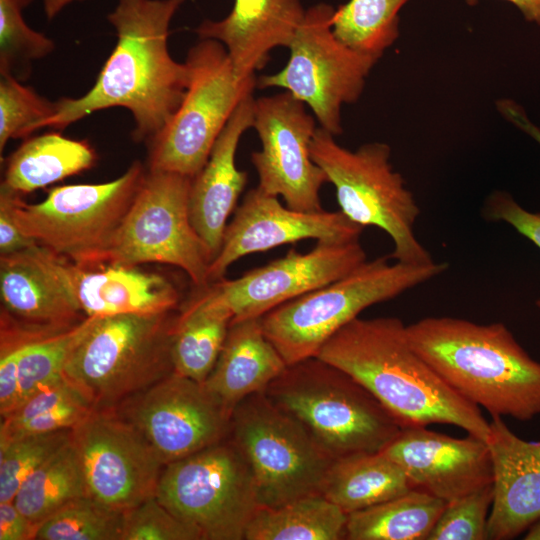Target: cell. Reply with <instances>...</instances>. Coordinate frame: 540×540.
I'll return each instance as SVG.
<instances>
[{
    "mask_svg": "<svg viewBox=\"0 0 540 540\" xmlns=\"http://www.w3.org/2000/svg\"><path fill=\"white\" fill-rule=\"evenodd\" d=\"M185 0H117L107 20L116 44L84 95L56 101L45 127L64 129L103 109L122 107L135 122L132 138L149 142L167 125L187 89L188 68L168 49L170 23Z\"/></svg>",
    "mask_w": 540,
    "mask_h": 540,
    "instance_id": "1",
    "label": "cell"
},
{
    "mask_svg": "<svg viewBox=\"0 0 540 540\" xmlns=\"http://www.w3.org/2000/svg\"><path fill=\"white\" fill-rule=\"evenodd\" d=\"M317 357L344 370L392 414L402 428L458 426L486 441L490 424L480 408L451 388L414 350L397 317L355 318Z\"/></svg>",
    "mask_w": 540,
    "mask_h": 540,
    "instance_id": "2",
    "label": "cell"
},
{
    "mask_svg": "<svg viewBox=\"0 0 540 540\" xmlns=\"http://www.w3.org/2000/svg\"><path fill=\"white\" fill-rule=\"evenodd\" d=\"M406 330L414 350L471 403L520 421L540 415V362L505 324L426 317Z\"/></svg>",
    "mask_w": 540,
    "mask_h": 540,
    "instance_id": "3",
    "label": "cell"
},
{
    "mask_svg": "<svg viewBox=\"0 0 540 540\" xmlns=\"http://www.w3.org/2000/svg\"><path fill=\"white\" fill-rule=\"evenodd\" d=\"M264 393L334 459L380 452L402 429L361 383L317 356L287 365Z\"/></svg>",
    "mask_w": 540,
    "mask_h": 540,
    "instance_id": "4",
    "label": "cell"
},
{
    "mask_svg": "<svg viewBox=\"0 0 540 540\" xmlns=\"http://www.w3.org/2000/svg\"><path fill=\"white\" fill-rule=\"evenodd\" d=\"M177 314L96 317L70 354L63 377L94 409H113L174 372Z\"/></svg>",
    "mask_w": 540,
    "mask_h": 540,
    "instance_id": "5",
    "label": "cell"
},
{
    "mask_svg": "<svg viewBox=\"0 0 540 540\" xmlns=\"http://www.w3.org/2000/svg\"><path fill=\"white\" fill-rule=\"evenodd\" d=\"M366 260L342 278L261 317L263 331L287 365L317 356L323 345L367 307L393 299L445 272L448 264Z\"/></svg>",
    "mask_w": 540,
    "mask_h": 540,
    "instance_id": "6",
    "label": "cell"
},
{
    "mask_svg": "<svg viewBox=\"0 0 540 540\" xmlns=\"http://www.w3.org/2000/svg\"><path fill=\"white\" fill-rule=\"evenodd\" d=\"M334 137L317 127L310 154L334 186L340 211L363 228L375 226L385 231L394 244L391 259L412 265L435 262L415 235L420 209L390 162L391 147L370 142L352 151Z\"/></svg>",
    "mask_w": 540,
    "mask_h": 540,
    "instance_id": "7",
    "label": "cell"
},
{
    "mask_svg": "<svg viewBox=\"0 0 540 540\" xmlns=\"http://www.w3.org/2000/svg\"><path fill=\"white\" fill-rule=\"evenodd\" d=\"M146 172L140 161H134L112 181L58 186L34 204L1 187L0 203L24 235L77 265L93 266L104 263Z\"/></svg>",
    "mask_w": 540,
    "mask_h": 540,
    "instance_id": "8",
    "label": "cell"
},
{
    "mask_svg": "<svg viewBox=\"0 0 540 540\" xmlns=\"http://www.w3.org/2000/svg\"><path fill=\"white\" fill-rule=\"evenodd\" d=\"M185 96L167 125L148 144V170L194 177L237 106L257 87V78L240 77L225 46L201 39L185 59Z\"/></svg>",
    "mask_w": 540,
    "mask_h": 540,
    "instance_id": "9",
    "label": "cell"
},
{
    "mask_svg": "<svg viewBox=\"0 0 540 540\" xmlns=\"http://www.w3.org/2000/svg\"><path fill=\"white\" fill-rule=\"evenodd\" d=\"M156 498L202 540H242L260 507L252 470L226 439L164 466Z\"/></svg>",
    "mask_w": 540,
    "mask_h": 540,
    "instance_id": "10",
    "label": "cell"
},
{
    "mask_svg": "<svg viewBox=\"0 0 540 540\" xmlns=\"http://www.w3.org/2000/svg\"><path fill=\"white\" fill-rule=\"evenodd\" d=\"M229 437L252 470L260 506L275 507L321 494L335 460L303 424L264 392L237 405Z\"/></svg>",
    "mask_w": 540,
    "mask_h": 540,
    "instance_id": "11",
    "label": "cell"
},
{
    "mask_svg": "<svg viewBox=\"0 0 540 540\" xmlns=\"http://www.w3.org/2000/svg\"><path fill=\"white\" fill-rule=\"evenodd\" d=\"M192 178L147 169L112 238L104 263L168 264L183 270L196 287L207 285L212 259L190 220Z\"/></svg>",
    "mask_w": 540,
    "mask_h": 540,
    "instance_id": "12",
    "label": "cell"
},
{
    "mask_svg": "<svg viewBox=\"0 0 540 540\" xmlns=\"http://www.w3.org/2000/svg\"><path fill=\"white\" fill-rule=\"evenodd\" d=\"M335 9L318 3L305 11L282 70L262 75L257 87H278L312 110L319 127L334 136L343 133L341 108L358 101L370 71L379 59L360 53L336 38Z\"/></svg>",
    "mask_w": 540,
    "mask_h": 540,
    "instance_id": "13",
    "label": "cell"
},
{
    "mask_svg": "<svg viewBox=\"0 0 540 540\" xmlns=\"http://www.w3.org/2000/svg\"><path fill=\"white\" fill-rule=\"evenodd\" d=\"M367 260L359 239L319 240L307 253L286 256L235 279L197 287L194 296L226 310L233 322L260 318L272 309L349 274ZM230 323V324H231Z\"/></svg>",
    "mask_w": 540,
    "mask_h": 540,
    "instance_id": "14",
    "label": "cell"
},
{
    "mask_svg": "<svg viewBox=\"0 0 540 540\" xmlns=\"http://www.w3.org/2000/svg\"><path fill=\"white\" fill-rule=\"evenodd\" d=\"M87 496L126 512L156 495L164 468L140 432L113 409H94L72 429Z\"/></svg>",
    "mask_w": 540,
    "mask_h": 540,
    "instance_id": "15",
    "label": "cell"
},
{
    "mask_svg": "<svg viewBox=\"0 0 540 540\" xmlns=\"http://www.w3.org/2000/svg\"><path fill=\"white\" fill-rule=\"evenodd\" d=\"M113 410L165 466L226 439L231 416L203 383L172 373Z\"/></svg>",
    "mask_w": 540,
    "mask_h": 540,
    "instance_id": "16",
    "label": "cell"
},
{
    "mask_svg": "<svg viewBox=\"0 0 540 540\" xmlns=\"http://www.w3.org/2000/svg\"><path fill=\"white\" fill-rule=\"evenodd\" d=\"M305 106L287 91L255 99L252 127L261 150L251 154V161L261 190L282 196L291 209L316 212L323 210L319 192L328 180L311 158L317 126Z\"/></svg>",
    "mask_w": 540,
    "mask_h": 540,
    "instance_id": "17",
    "label": "cell"
},
{
    "mask_svg": "<svg viewBox=\"0 0 540 540\" xmlns=\"http://www.w3.org/2000/svg\"><path fill=\"white\" fill-rule=\"evenodd\" d=\"M362 230L341 211H297L257 186L246 193L227 225L221 249L209 265L208 283L224 278L235 261L251 253L305 239H359Z\"/></svg>",
    "mask_w": 540,
    "mask_h": 540,
    "instance_id": "18",
    "label": "cell"
},
{
    "mask_svg": "<svg viewBox=\"0 0 540 540\" xmlns=\"http://www.w3.org/2000/svg\"><path fill=\"white\" fill-rule=\"evenodd\" d=\"M405 473L413 489L446 503L492 484L487 442L454 438L426 427H405L381 451Z\"/></svg>",
    "mask_w": 540,
    "mask_h": 540,
    "instance_id": "19",
    "label": "cell"
},
{
    "mask_svg": "<svg viewBox=\"0 0 540 540\" xmlns=\"http://www.w3.org/2000/svg\"><path fill=\"white\" fill-rule=\"evenodd\" d=\"M67 262L40 244L0 255L1 315L46 329L70 328L87 318L67 287Z\"/></svg>",
    "mask_w": 540,
    "mask_h": 540,
    "instance_id": "20",
    "label": "cell"
},
{
    "mask_svg": "<svg viewBox=\"0 0 540 540\" xmlns=\"http://www.w3.org/2000/svg\"><path fill=\"white\" fill-rule=\"evenodd\" d=\"M486 440L493 467L488 540H510L540 518V441H527L492 416Z\"/></svg>",
    "mask_w": 540,
    "mask_h": 540,
    "instance_id": "21",
    "label": "cell"
},
{
    "mask_svg": "<svg viewBox=\"0 0 540 540\" xmlns=\"http://www.w3.org/2000/svg\"><path fill=\"white\" fill-rule=\"evenodd\" d=\"M254 103L252 94L237 106L206 164L192 178L190 220L212 261L221 249L227 219L248 181L247 172L237 168L235 157L241 136L253 126Z\"/></svg>",
    "mask_w": 540,
    "mask_h": 540,
    "instance_id": "22",
    "label": "cell"
},
{
    "mask_svg": "<svg viewBox=\"0 0 540 540\" xmlns=\"http://www.w3.org/2000/svg\"><path fill=\"white\" fill-rule=\"evenodd\" d=\"M305 11L301 0H234L225 18L206 19L195 32L222 43L236 73L245 78L268 63L274 48L289 47Z\"/></svg>",
    "mask_w": 540,
    "mask_h": 540,
    "instance_id": "23",
    "label": "cell"
},
{
    "mask_svg": "<svg viewBox=\"0 0 540 540\" xmlns=\"http://www.w3.org/2000/svg\"><path fill=\"white\" fill-rule=\"evenodd\" d=\"M67 287L87 316L155 314L175 310L180 293L165 276L139 265L67 263Z\"/></svg>",
    "mask_w": 540,
    "mask_h": 540,
    "instance_id": "24",
    "label": "cell"
},
{
    "mask_svg": "<svg viewBox=\"0 0 540 540\" xmlns=\"http://www.w3.org/2000/svg\"><path fill=\"white\" fill-rule=\"evenodd\" d=\"M286 367L266 337L261 317L246 319L230 324L217 362L203 384L232 417L241 401L264 392Z\"/></svg>",
    "mask_w": 540,
    "mask_h": 540,
    "instance_id": "25",
    "label": "cell"
},
{
    "mask_svg": "<svg viewBox=\"0 0 540 540\" xmlns=\"http://www.w3.org/2000/svg\"><path fill=\"white\" fill-rule=\"evenodd\" d=\"M96 161L86 140L57 132L26 138L7 159L1 187L27 194L88 170Z\"/></svg>",
    "mask_w": 540,
    "mask_h": 540,
    "instance_id": "26",
    "label": "cell"
},
{
    "mask_svg": "<svg viewBox=\"0 0 540 540\" xmlns=\"http://www.w3.org/2000/svg\"><path fill=\"white\" fill-rule=\"evenodd\" d=\"M413 489L403 470L384 453L363 452L337 458L321 495L350 514Z\"/></svg>",
    "mask_w": 540,
    "mask_h": 540,
    "instance_id": "27",
    "label": "cell"
},
{
    "mask_svg": "<svg viewBox=\"0 0 540 540\" xmlns=\"http://www.w3.org/2000/svg\"><path fill=\"white\" fill-rule=\"evenodd\" d=\"M231 315L192 295L176 315L171 357L174 373L204 383L225 342Z\"/></svg>",
    "mask_w": 540,
    "mask_h": 540,
    "instance_id": "28",
    "label": "cell"
},
{
    "mask_svg": "<svg viewBox=\"0 0 540 540\" xmlns=\"http://www.w3.org/2000/svg\"><path fill=\"white\" fill-rule=\"evenodd\" d=\"M446 502L411 489L399 496L348 514L349 540H427Z\"/></svg>",
    "mask_w": 540,
    "mask_h": 540,
    "instance_id": "29",
    "label": "cell"
},
{
    "mask_svg": "<svg viewBox=\"0 0 540 540\" xmlns=\"http://www.w3.org/2000/svg\"><path fill=\"white\" fill-rule=\"evenodd\" d=\"M348 514L321 494L288 503L260 506L246 532V540L346 539Z\"/></svg>",
    "mask_w": 540,
    "mask_h": 540,
    "instance_id": "30",
    "label": "cell"
},
{
    "mask_svg": "<svg viewBox=\"0 0 540 540\" xmlns=\"http://www.w3.org/2000/svg\"><path fill=\"white\" fill-rule=\"evenodd\" d=\"M93 410L63 377L37 390L1 417L0 445L23 436L72 430Z\"/></svg>",
    "mask_w": 540,
    "mask_h": 540,
    "instance_id": "31",
    "label": "cell"
},
{
    "mask_svg": "<svg viewBox=\"0 0 540 540\" xmlns=\"http://www.w3.org/2000/svg\"><path fill=\"white\" fill-rule=\"evenodd\" d=\"M87 496L82 467L71 440L33 471L13 502L39 525L69 502Z\"/></svg>",
    "mask_w": 540,
    "mask_h": 540,
    "instance_id": "32",
    "label": "cell"
},
{
    "mask_svg": "<svg viewBox=\"0 0 540 540\" xmlns=\"http://www.w3.org/2000/svg\"><path fill=\"white\" fill-rule=\"evenodd\" d=\"M408 1L349 0L335 9L333 33L348 47L380 59L399 37V13Z\"/></svg>",
    "mask_w": 540,
    "mask_h": 540,
    "instance_id": "33",
    "label": "cell"
},
{
    "mask_svg": "<svg viewBox=\"0 0 540 540\" xmlns=\"http://www.w3.org/2000/svg\"><path fill=\"white\" fill-rule=\"evenodd\" d=\"M96 317H87L63 330L28 327L18 363L17 406L37 390L63 378L70 354Z\"/></svg>",
    "mask_w": 540,
    "mask_h": 540,
    "instance_id": "34",
    "label": "cell"
},
{
    "mask_svg": "<svg viewBox=\"0 0 540 540\" xmlns=\"http://www.w3.org/2000/svg\"><path fill=\"white\" fill-rule=\"evenodd\" d=\"M124 512L89 496L75 499L43 520L37 540H122Z\"/></svg>",
    "mask_w": 540,
    "mask_h": 540,
    "instance_id": "35",
    "label": "cell"
},
{
    "mask_svg": "<svg viewBox=\"0 0 540 540\" xmlns=\"http://www.w3.org/2000/svg\"><path fill=\"white\" fill-rule=\"evenodd\" d=\"M34 0H0V76L29 78L32 63L50 55L54 41L32 29L23 11Z\"/></svg>",
    "mask_w": 540,
    "mask_h": 540,
    "instance_id": "36",
    "label": "cell"
},
{
    "mask_svg": "<svg viewBox=\"0 0 540 540\" xmlns=\"http://www.w3.org/2000/svg\"><path fill=\"white\" fill-rule=\"evenodd\" d=\"M57 111L56 101L40 96L13 76L0 77V153L10 139L27 138L45 128Z\"/></svg>",
    "mask_w": 540,
    "mask_h": 540,
    "instance_id": "37",
    "label": "cell"
},
{
    "mask_svg": "<svg viewBox=\"0 0 540 540\" xmlns=\"http://www.w3.org/2000/svg\"><path fill=\"white\" fill-rule=\"evenodd\" d=\"M72 430L28 435L0 445V502L13 501L27 477L71 440Z\"/></svg>",
    "mask_w": 540,
    "mask_h": 540,
    "instance_id": "38",
    "label": "cell"
},
{
    "mask_svg": "<svg viewBox=\"0 0 540 540\" xmlns=\"http://www.w3.org/2000/svg\"><path fill=\"white\" fill-rule=\"evenodd\" d=\"M489 484L447 502L427 540H484L493 502Z\"/></svg>",
    "mask_w": 540,
    "mask_h": 540,
    "instance_id": "39",
    "label": "cell"
},
{
    "mask_svg": "<svg viewBox=\"0 0 540 540\" xmlns=\"http://www.w3.org/2000/svg\"><path fill=\"white\" fill-rule=\"evenodd\" d=\"M122 540H202V536L154 496L124 512Z\"/></svg>",
    "mask_w": 540,
    "mask_h": 540,
    "instance_id": "40",
    "label": "cell"
},
{
    "mask_svg": "<svg viewBox=\"0 0 540 540\" xmlns=\"http://www.w3.org/2000/svg\"><path fill=\"white\" fill-rule=\"evenodd\" d=\"M482 216L489 222H505L540 249V212L519 205L506 191L494 190L486 198ZM540 309V299L535 302Z\"/></svg>",
    "mask_w": 540,
    "mask_h": 540,
    "instance_id": "41",
    "label": "cell"
},
{
    "mask_svg": "<svg viewBox=\"0 0 540 540\" xmlns=\"http://www.w3.org/2000/svg\"><path fill=\"white\" fill-rule=\"evenodd\" d=\"M37 527L13 501L0 502V540L36 539Z\"/></svg>",
    "mask_w": 540,
    "mask_h": 540,
    "instance_id": "42",
    "label": "cell"
},
{
    "mask_svg": "<svg viewBox=\"0 0 540 540\" xmlns=\"http://www.w3.org/2000/svg\"><path fill=\"white\" fill-rule=\"evenodd\" d=\"M35 244L38 243L19 230L8 208L0 203V255L15 253Z\"/></svg>",
    "mask_w": 540,
    "mask_h": 540,
    "instance_id": "43",
    "label": "cell"
},
{
    "mask_svg": "<svg viewBox=\"0 0 540 540\" xmlns=\"http://www.w3.org/2000/svg\"><path fill=\"white\" fill-rule=\"evenodd\" d=\"M495 105L505 119L523 130L540 144V129L529 120L520 105L511 99L497 100Z\"/></svg>",
    "mask_w": 540,
    "mask_h": 540,
    "instance_id": "44",
    "label": "cell"
},
{
    "mask_svg": "<svg viewBox=\"0 0 540 540\" xmlns=\"http://www.w3.org/2000/svg\"><path fill=\"white\" fill-rule=\"evenodd\" d=\"M479 0H465L469 6H474ZM515 5L524 18L540 26V0H505Z\"/></svg>",
    "mask_w": 540,
    "mask_h": 540,
    "instance_id": "45",
    "label": "cell"
},
{
    "mask_svg": "<svg viewBox=\"0 0 540 540\" xmlns=\"http://www.w3.org/2000/svg\"><path fill=\"white\" fill-rule=\"evenodd\" d=\"M76 1L82 0H42L43 11L48 21L53 20L64 8Z\"/></svg>",
    "mask_w": 540,
    "mask_h": 540,
    "instance_id": "46",
    "label": "cell"
},
{
    "mask_svg": "<svg viewBox=\"0 0 540 540\" xmlns=\"http://www.w3.org/2000/svg\"><path fill=\"white\" fill-rule=\"evenodd\" d=\"M524 539L540 540V518L536 519L525 531Z\"/></svg>",
    "mask_w": 540,
    "mask_h": 540,
    "instance_id": "47",
    "label": "cell"
}]
</instances>
